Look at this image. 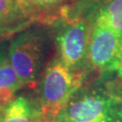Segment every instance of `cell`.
<instances>
[{"mask_svg":"<svg viewBox=\"0 0 122 122\" xmlns=\"http://www.w3.org/2000/svg\"><path fill=\"white\" fill-rule=\"evenodd\" d=\"M53 122H71L69 120V118H67V116H66V114L64 113V111H63V109L60 111L59 113L57 114V117L55 118V120Z\"/></svg>","mask_w":122,"mask_h":122,"instance_id":"obj_11","label":"cell"},{"mask_svg":"<svg viewBox=\"0 0 122 122\" xmlns=\"http://www.w3.org/2000/svg\"><path fill=\"white\" fill-rule=\"evenodd\" d=\"M116 71H118V76L122 78V50H121V53H120V57H119V61H118V68H117Z\"/></svg>","mask_w":122,"mask_h":122,"instance_id":"obj_13","label":"cell"},{"mask_svg":"<svg viewBox=\"0 0 122 122\" xmlns=\"http://www.w3.org/2000/svg\"><path fill=\"white\" fill-rule=\"evenodd\" d=\"M48 51V38L41 29H30L15 36L8 45L12 66L24 85L35 86Z\"/></svg>","mask_w":122,"mask_h":122,"instance_id":"obj_1","label":"cell"},{"mask_svg":"<svg viewBox=\"0 0 122 122\" xmlns=\"http://www.w3.org/2000/svg\"><path fill=\"white\" fill-rule=\"evenodd\" d=\"M23 85L10 61L8 47L0 44V89L8 88L17 91Z\"/></svg>","mask_w":122,"mask_h":122,"instance_id":"obj_8","label":"cell"},{"mask_svg":"<svg viewBox=\"0 0 122 122\" xmlns=\"http://www.w3.org/2000/svg\"><path fill=\"white\" fill-rule=\"evenodd\" d=\"M93 23L109 27L122 37V0H107L98 10Z\"/></svg>","mask_w":122,"mask_h":122,"instance_id":"obj_6","label":"cell"},{"mask_svg":"<svg viewBox=\"0 0 122 122\" xmlns=\"http://www.w3.org/2000/svg\"><path fill=\"white\" fill-rule=\"evenodd\" d=\"M27 7L28 11H33L35 9L51 8L60 5L64 0H23Z\"/></svg>","mask_w":122,"mask_h":122,"instance_id":"obj_10","label":"cell"},{"mask_svg":"<svg viewBox=\"0 0 122 122\" xmlns=\"http://www.w3.org/2000/svg\"><path fill=\"white\" fill-rule=\"evenodd\" d=\"M28 12L23 0H0V26L18 14Z\"/></svg>","mask_w":122,"mask_h":122,"instance_id":"obj_9","label":"cell"},{"mask_svg":"<svg viewBox=\"0 0 122 122\" xmlns=\"http://www.w3.org/2000/svg\"><path fill=\"white\" fill-rule=\"evenodd\" d=\"M91 28L83 20L66 24L56 36L61 61L69 68L79 66L88 55Z\"/></svg>","mask_w":122,"mask_h":122,"instance_id":"obj_5","label":"cell"},{"mask_svg":"<svg viewBox=\"0 0 122 122\" xmlns=\"http://www.w3.org/2000/svg\"><path fill=\"white\" fill-rule=\"evenodd\" d=\"M117 122H122V100H119L117 109Z\"/></svg>","mask_w":122,"mask_h":122,"instance_id":"obj_12","label":"cell"},{"mask_svg":"<svg viewBox=\"0 0 122 122\" xmlns=\"http://www.w3.org/2000/svg\"><path fill=\"white\" fill-rule=\"evenodd\" d=\"M119 100L112 95L92 92L68 102L63 111L71 122H115Z\"/></svg>","mask_w":122,"mask_h":122,"instance_id":"obj_3","label":"cell"},{"mask_svg":"<svg viewBox=\"0 0 122 122\" xmlns=\"http://www.w3.org/2000/svg\"><path fill=\"white\" fill-rule=\"evenodd\" d=\"M0 122H35L34 111L29 100L17 97L3 109Z\"/></svg>","mask_w":122,"mask_h":122,"instance_id":"obj_7","label":"cell"},{"mask_svg":"<svg viewBox=\"0 0 122 122\" xmlns=\"http://www.w3.org/2000/svg\"><path fill=\"white\" fill-rule=\"evenodd\" d=\"M43 122H44V121H43Z\"/></svg>","mask_w":122,"mask_h":122,"instance_id":"obj_14","label":"cell"},{"mask_svg":"<svg viewBox=\"0 0 122 122\" xmlns=\"http://www.w3.org/2000/svg\"><path fill=\"white\" fill-rule=\"evenodd\" d=\"M122 50V37L109 27L93 23L88 48L92 65L101 71H116Z\"/></svg>","mask_w":122,"mask_h":122,"instance_id":"obj_4","label":"cell"},{"mask_svg":"<svg viewBox=\"0 0 122 122\" xmlns=\"http://www.w3.org/2000/svg\"><path fill=\"white\" fill-rule=\"evenodd\" d=\"M81 74L71 71V68L61 61H55L47 67L41 86L44 110L58 114L68 104L71 95L81 83Z\"/></svg>","mask_w":122,"mask_h":122,"instance_id":"obj_2","label":"cell"}]
</instances>
